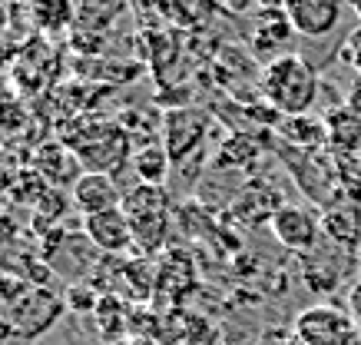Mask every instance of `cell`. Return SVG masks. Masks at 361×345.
Instances as JSON below:
<instances>
[{
	"label": "cell",
	"instance_id": "5",
	"mask_svg": "<svg viewBox=\"0 0 361 345\" xmlns=\"http://www.w3.org/2000/svg\"><path fill=\"white\" fill-rule=\"evenodd\" d=\"M295 339L302 345H355L358 325L348 312L335 309V305H312V309L298 312Z\"/></svg>",
	"mask_w": 361,
	"mask_h": 345
},
{
	"label": "cell",
	"instance_id": "1",
	"mask_svg": "<svg viewBox=\"0 0 361 345\" xmlns=\"http://www.w3.org/2000/svg\"><path fill=\"white\" fill-rule=\"evenodd\" d=\"M262 97L279 116H305L318 100V73L298 54L272 56L262 73Z\"/></svg>",
	"mask_w": 361,
	"mask_h": 345
},
{
	"label": "cell",
	"instance_id": "11",
	"mask_svg": "<svg viewBox=\"0 0 361 345\" xmlns=\"http://www.w3.org/2000/svg\"><path fill=\"white\" fill-rule=\"evenodd\" d=\"M285 202L282 196H279V190H275L272 183H265V179H252V183H245V190L239 193V200L232 202V210H235V216L239 219H245V223H255V226H269L272 223V216L279 210H282Z\"/></svg>",
	"mask_w": 361,
	"mask_h": 345
},
{
	"label": "cell",
	"instance_id": "9",
	"mask_svg": "<svg viewBox=\"0 0 361 345\" xmlns=\"http://www.w3.org/2000/svg\"><path fill=\"white\" fill-rule=\"evenodd\" d=\"M83 236L90 239L93 249L106 253V256H120L133 246V229H130V219L126 212L120 210H106V212H97V216H87L83 223Z\"/></svg>",
	"mask_w": 361,
	"mask_h": 345
},
{
	"label": "cell",
	"instance_id": "19",
	"mask_svg": "<svg viewBox=\"0 0 361 345\" xmlns=\"http://www.w3.org/2000/svg\"><path fill=\"white\" fill-rule=\"evenodd\" d=\"M345 60H348L351 67H355V73L361 77V27L348 37V44H345Z\"/></svg>",
	"mask_w": 361,
	"mask_h": 345
},
{
	"label": "cell",
	"instance_id": "21",
	"mask_svg": "<svg viewBox=\"0 0 361 345\" xmlns=\"http://www.w3.org/2000/svg\"><path fill=\"white\" fill-rule=\"evenodd\" d=\"M345 107H348L351 113H355V116H358L361 120V77L355 80V83H351V90H348V100H345Z\"/></svg>",
	"mask_w": 361,
	"mask_h": 345
},
{
	"label": "cell",
	"instance_id": "2",
	"mask_svg": "<svg viewBox=\"0 0 361 345\" xmlns=\"http://www.w3.org/2000/svg\"><path fill=\"white\" fill-rule=\"evenodd\" d=\"M123 212L130 219L133 246H140L142 253H159L169 239V212H173V200L166 196L163 186L140 183L123 196Z\"/></svg>",
	"mask_w": 361,
	"mask_h": 345
},
{
	"label": "cell",
	"instance_id": "10",
	"mask_svg": "<svg viewBox=\"0 0 361 345\" xmlns=\"http://www.w3.org/2000/svg\"><path fill=\"white\" fill-rule=\"evenodd\" d=\"M123 196H126V193H120L116 179L106 176V173H83V176L73 183V206H77L83 216L120 210Z\"/></svg>",
	"mask_w": 361,
	"mask_h": 345
},
{
	"label": "cell",
	"instance_id": "17",
	"mask_svg": "<svg viewBox=\"0 0 361 345\" xmlns=\"http://www.w3.org/2000/svg\"><path fill=\"white\" fill-rule=\"evenodd\" d=\"M262 153V146L255 143L252 136H245V133H232L226 143H222V150H219V167H226V169H245V167H252L255 163V156Z\"/></svg>",
	"mask_w": 361,
	"mask_h": 345
},
{
	"label": "cell",
	"instance_id": "23",
	"mask_svg": "<svg viewBox=\"0 0 361 345\" xmlns=\"http://www.w3.org/2000/svg\"><path fill=\"white\" fill-rule=\"evenodd\" d=\"M292 345H302V342H298V339H295V342H292Z\"/></svg>",
	"mask_w": 361,
	"mask_h": 345
},
{
	"label": "cell",
	"instance_id": "22",
	"mask_svg": "<svg viewBox=\"0 0 361 345\" xmlns=\"http://www.w3.org/2000/svg\"><path fill=\"white\" fill-rule=\"evenodd\" d=\"M351 7H355V13L361 17V0H351Z\"/></svg>",
	"mask_w": 361,
	"mask_h": 345
},
{
	"label": "cell",
	"instance_id": "6",
	"mask_svg": "<svg viewBox=\"0 0 361 345\" xmlns=\"http://www.w3.org/2000/svg\"><path fill=\"white\" fill-rule=\"evenodd\" d=\"M272 229L275 243L292 249V253H312L318 246V236H322V216H315V210L308 206H292L285 202L282 210L272 216Z\"/></svg>",
	"mask_w": 361,
	"mask_h": 345
},
{
	"label": "cell",
	"instance_id": "4",
	"mask_svg": "<svg viewBox=\"0 0 361 345\" xmlns=\"http://www.w3.org/2000/svg\"><path fill=\"white\" fill-rule=\"evenodd\" d=\"M70 150L80 156L83 173H106V176H113L116 169L126 167V159H133L130 133L123 130L120 123H106V120H99L93 133L80 136L77 143H70Z\"/></svg>",
	"mask_w": 361,
	"mask_h": 345
},
{
	"label": "cell",
	"instance_id": "7",
	"mask_svg": "<svg viewBox=\"0 0 361 345\" xmlns=\"http://www.w3.org/2000/svg\"><path fill=\"white\" fill-rule=\"evenodd\" d=\"M209 116L202 110H173L163 116V146L173 163H183L189 153H196L202 140H206Z\"/></svg>",
	"mask_w": 361,
	"mask_h": 345
},
{
	"label": "cell",
	"instance_id": "13",
	"mask_svg": "<svg viewBox=\"0 0 361 345\" xmlns=\"http://www.w3.org/2000/svg\"><path fill=\"white\" fill-rule=\"evenodd\" d=\"M37 173L47 183H54V186H66V183L73 186L83 176V163H80V156L66 143H47L37 153Z\"/></svg>",
	"mask_w": 361,
	"mask_h": 345
},
{
	"label": "cell",
	"instance_id": "16",
	"mask_svg": "<svg viewBox=\"0 0 361 345\" xmlns=\"http://www.w3.org/2000/svg\"><path fill=\"white\" fill-rule=\"evenodd\" d=\"M130 167L136 169L140 183H146V186H163L166 176H169L173 159L166 153V146H140V150L133 153Z\"/></svg>",
	"mask_w": 361,
	"mask_h": 345
},
{
	"label": "cell",
	"instance_id": "3",
	"mask_svg": "<svg viewBox=\"0 0 361 345\" xmlns=\"http://www.w3.org/2000/svg\"><path fill=\"white\" fill-rule=\"evenodd\" d=\"M66 309V302L56 292L44 289V286H23L20 292H13L7 299V312L4 319L11 325V332H17L27 342L33 335L47 332L50 325L60 319V312Z\"/></svg>",
	"mask_w": 361,
	"mask_h": 345
},
{
	"label": "cell",
	"instance_id": "24",
	"mask_svg": "<svg viewBox=\"0 0 361 345\" xmlns=\"http://www.w3.org/2000/svg\"><path fill=\"white\" fill-rule=\"evenodd\" d=\"M358 153H361V150H358Z\"/></svg>",
	"mask_w": 361,
	"mask_h": 345
},
{
	"label": "cell",
	"instance_id": "20",
	"mask_svg": "<svg viewBox=\"0 0 361 345\" xmlns=\"http://www.w3.org/2000/svg\"><path fill=\"white\" fill-rule=\"evenodd\" d=\"M348 315L355 319V325H358V332H361V282H355L348 292Z\"/></svg>",
	"mask_w": 361,
	"mask_h": 345
},
{
	"label": "cell",
	"instance_id": "8",
	"mask_svg": "<svg viewBox=\"0 0 361 345\" xmlns=\"http://www.w3.org/2000/svg\"><path fill=\"white\" fill-rule=\"evenodd\" d=\"M285 17L295 34L325 37L338 27L341 0H285Z\"/></svg>",
	"mask_w": 361,
	"mask_h": 345
},
{
	"label": "cell",
	"instance_id": "15",
	"mask_svg": "<svg viewBox=\"0 0 361 345\" xmlns=\"http://www.w3.org/2000/svg\"><path fill=\"white\" fill-rule=\"evenodd\" d=\"M325 126H329V150H338V153H358L361 150V120L345 103L325 113Z\"/></svg>",
	"mask_w": 361,
	"mask_h": 345
},
{
	"label": "cell",
	"instance_id": "18",
	"mask_svg": "<svg viewBox=\"0 0 361 345\" xmlns=\"http://www.w3.org/2000/svg\"><path fill=\"white\" fill-rule=\"evenodd\" d=\"M63 302H66V309H73V312H97V296L90 289H83V286H73V289L63 296Z\"/></svg>",
	"mask_w": 361,
	"mask_h": 345
},
{
	"label": "cell",
	"instance_id": "14",
	"mask_svg": "<svg viewBox=\"0 0 361 345\" xmlns=\"http://www.w3.org/2000/svg\"><path fill=\"white\" fill-rule=\"evenodd\" d=\"M282 140L288 146H295V150L318 153L322 146H329V126H325V120H318L312 113H305V116H285Z\"/></svg>",
	"mask_w": 361,
	"mask_h": 345
},
{
	"label": "cell",
	"instance_id": "12",
	"mask_svg": "<svg viewBox=\"0 0 361 345\" xmlns=\"http://www.w3.org/2000/svg\"><path fill=\"white\" fill-rule=\"evenodd\" d=\"M322 233L341 249L361 246V206L351 200H341L338 206H329L322 216Z\"/></svg>",
	"mask_w": 361,
	"mask_h": 345
}]
</instances>
